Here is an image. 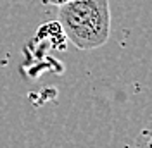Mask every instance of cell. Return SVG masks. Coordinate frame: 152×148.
<instances>
[{"instance_id":"obj_1","label":"cell","mask_w":152,"mask_h":148,"mask_svg":"<svg viewBox=\"0 0 152 148\" xmlns=\"http://www.w3.org/2000/svg\"><path fill=\"white\" fill-rule=\"evenodd\" d=\"M59 26L76 48H100L111 35L109 0H71L59 5Z\"/></svg>"},{"instance_id":"obj_2","label":"cell","mask_w":152,"mask_h":148,"mask_svg":"<svg viewBox=\"0 0 152 148\" xmlns=\"http://www.w3.org/2000/svg\"><path fill=\"white\" fill-rule=\"evenodd\" d=\"M66 2H71V0H43V4H48V5H62Z\"/></svg>"}]
</instances>
